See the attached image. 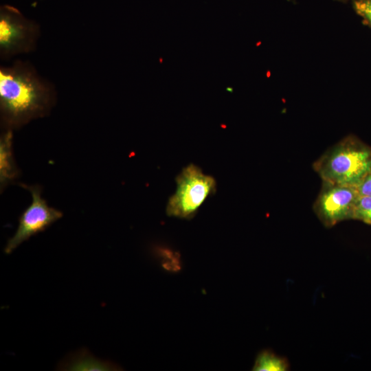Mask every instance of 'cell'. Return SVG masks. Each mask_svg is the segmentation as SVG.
<instances>
[{
  "mask_svg": "<svg viewBox=\"0 0 371 371\" xmlns=\"http://www.w3.org/2000/svg\"><path fill=\"white\" fill-rule=\"evenodd\" d=\"M53 86L28 63L16 60L0 69V110L3 126L19 128L46 115L53 106Z\"/></svg>",
  "mask_w": 371,
  "mask_h": 371,
  "instance_id": "obj_1",
  "label": "cell"
},
{
  "mask_svg": "<svg viewBox=\"0 0 371 371\" xmlns=\"http://www.w3.org/2000/svg\"><path fill=\"white\" fill-rule=\"evenodd\" d=\"M322 181L357 187L371 171V147L348 135L313 163Z\"/></svg>",
  "mask_w": 371,
  "mask_h": 371,
  "instance_id": "obj_2",
  "label": "cell"
},
{
  "mask_svg": "<svg viewBox=\"0 0 371 371\" xmlns=\"http://www.w3.org/2000/svg\"><path fill=\"white\" fill-rule=\"evenodd\" d=\"M175 180V192L166 205V214L169 216L193 218L207 198L216 191V179L193 164L183 168Z\"/></svg>",
  "mask_w": 371,
  "mask_h": 371,
  "instance_id": "obj_3",
  "label": "cell"
},
{
  "mask_svg": "<svg viewBox=\"0 0 371 371\" xmlns=\"http://www.w3.org/2000/svg\"><path fill=\"white\" fill-rule=\"evenodd\" d=\"M38 25L25 17L16 8L3 5L0 9V57L2 60L29 53L36 45Z\"/></svg>",
  "mask_w": 371,
  "mask_h": 371,
  "instance_id": "obj_4",
  "label": "cell"
},
{
  "mask_svg": "<svg viewBox=\"0 0 371 371\" xmlns=\"http://www.w3.org/2000/svg\"><path fill=\"white\" fill-rule=\"evenodd\" d=\"M359 196L357 187L322 181L313 210L322 224L330 228L341 221L352 219Z\"/></svg>",
  "mask_w": 371,
  "mask_h": 371,
  "instance_id": "obj_5",
  "label": "cell"
},
{
  "mask_svg": "<svg viewBox=\"0 0 371 371\" xmlns=\"http://www.w3.org/2000/svg\"><path fill=\"white\" fill-rule=\"evenodd\" d=\"M32 196L31 204L21 214L18 227L8 240L4 248L6 254H11L24 241L32 236L45 230L63 216V213L49 207L41 195L38 186L21 184Z\"/></svg>",
  "mask_w": 371,
  "mask_h": 371,
  "instance_id": "obj_6",
  "label": "cell"
},
{
  "mask_svg": "<svg viewBox=\"0 0 371 371\" xmlns=\"http://www.w3.org/2000/svg\"><path fill=\"white\" fill-rule=\"evenodd\" d=\"M12 130L7 129L0 139V182L4 188L16 178L19 170L12 153Z\"/></svg>",
  "mask_w": 371,
  "mask_h": 371,
  "instance_id": "obj_7",
  "label": "cell"
},
{
  "mask_svg": "<svg viewBox=\"0 0 371 371\" xmlns=\"http://www.w3.org/2000/svg\"><path fill=\"white\" fill-rule=\"evenodd\" d=\"M290 370L288 360L266 350L260 352L255 361L254 371H287Z\"/></svg>",
  "mask_w": 371,
  "mask_h": 371,
  "instance_id": "obj_8",
  "label": "cell"
},
{
  "mask_svg": "<svg viewBox=\"0 0 371 371\" xmlns=\"http://www.w3.org/2000/svg\"><path fill=\"white\" fill-rule=\"evenodd\" d=\"M352 219L371 225V196L359 195L356 201Z\"/></svg>",
  "mask_w": 371,
  "mask_h": 371,
  "instance_id": "obj_9",
  "label": "cell"
},
{
  "mask_svg": "<svg viewBox=\"0 0 371 371\" xmlns=\"http://www.w3.org/2000/svg\"><path fill=\"white\" fill-rule=\"evenodd\" d=\"M353 8L357 14L371 26V0H354Z\"/></svg>",
  "mask_w": 371,
  "mask_h": 371,
  "instance_id": "obj_10",
  "label": "cell"
},
{
  "mask_svg": "<svg viewBox=\"0 0 371 371\" xmlns=\"http://www.w3.org/2000/svg\"><path fill=\"white\" fill-rule=\"evenodd\" d=\"M357 189L359 195L371 196V171L357 186Z\"/></svg>",
  "mask_w": 371,
  "mask_h": 371,
  "instance_id": "obj_11",
  "label": "cell"
},
{
  "mask_svg": "<svg viewBox=\"0 0 371 371\" xmlns=\"http://www.w3.org/2000/svg\"><path fill=\"white\" fill-rule=\"evenodd\" d=\"M226 90H227V91L232 92V90H233V89H231V88H229V87H227V88L226 89Z\"/></svg>",
  "mask_w": 371,
  "mask_h": 371,
  "instance_id": "obj_12",
  "label": "cell"
},
{
  "mask_svg": "<svg viewBox=\"0 0 371 371\" xmlns=\"http://www.w3.org/2000/svg\"><path fill=\"white\" fill-rule=\"evenodd\" d=\"M337 1H347L348 0H337Z\"/></svg>",
  "mask_w": 371,
  "mask_h": 371,
  "instance_id": "obj_13",
  "label": "cell"
}]
</instances>
